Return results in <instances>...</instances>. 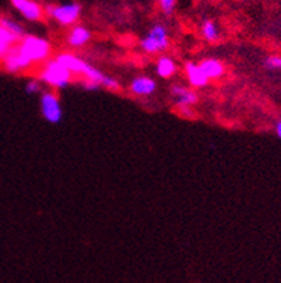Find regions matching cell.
Listing matches in <instances>:
<instances>
[{"instance_id":"cell-17","label":"cell","mask_w":281,"mask_h":283,"mask_svg":"<svg viewBox=\"0 0 281 283\" xmlns=\"http://www.w3.org/2000/svg\"><path fill=\"white\" fill-rule=\"evenodd\" d=\"M0 26H3L6 31H9L12 35H15L18 39H22L25 35H26V32H25V28L20 25L19 22H16L15 19H12V18H6V16H2L0 18Z\"/></svg>"},{"instance_id":"cell-20","label":"cell","mask_w":281,"mask_h":283,"mask_svg":"<svg viewBox=\"0 0 281 283\" xmlns=\"http://www.w3.org/2000/svg\"><path fill=\"white\" fill-rule=\"evenodd\" d=\"M26 93L29 95H36V93H40L42 92V82L36 78V79H30L28 83H26V88H25Z\"/></svg>"},{"instance_id":"cell-8","label":"cell","mask_w":281,"mask_h":283,"mask_svg":"<svg viewBox=\"0 0 281 283\" xmlns=\"http://www.w3.org/2000/svg\"><path fill=\"white\" fill-rule=\"evenodd\" d=\"M10 5L26 21L39 22L43 19L45 9L36 0H10Z\"/></svg>"},{"instance_id":"cell-11","label":"cell","mask_w":281,"mask_h":283,"mask_svg":"<svg viewBox=\"0 0 281 283\" xmlns=\"http://www.w3.org/2000/svg\"><path fill=\"white\" fill-rule=\"evenodd\" d=\"M56 61L62 63L70 73H75V75H80L85 71V68L88 66V62L83 61L82 58H79L78 55L75 53H70V52H63V53H59L56 58Z\"/></svg>"},{"instance_id":"cell-22","label":"cell","mask_w":281,"mask_h":283,"mask_svg":"<svg viewBox=\"0 0 281 283\" xmlns=\"http://www.w3.org/2000/svg\"><path fill=\"white\" fill-rule=\"evenodd\" d=\"M275 134H277V137L281 140V120L275 124Z\"/></svg>"},{"instance_id":"cell-1","label":"cell","mask_w":281,"mask_h":283,"mask_svg":"<svg viewBox=\"0 0 281 283\" xmlns=\"http://www.w3.org/2000/svg\"><path fill=\"white\" fill-rule=\"evenodd\" d=\"M20 52L28 58L32 65L42 63L49 59L52 53V45L48 39L36 35H25L18 42Z\"/></svg>"},{"instance_id":"cell-19","label":"cell","mask_w":281,"mask_h":283,"mask_svg":"<svg viewBox=\"0 0 281 283\" xmlns=\"http://www.w3.org/2000/svg\"><path fill=\"white\" fill-rule=\"evenodd\" d=\"M177 2L178 0H158L161 11H162L164 15H167V16H170V15L174 13L175 6H177Z\"/></svg>"},{"instance_id":"cell-7","label":"cell","mask_w":281,"mask_h":283,"mask_svg":"<svg viewBox=\"0 0 281 283\" xmlns=\"http://www.w3.org/2000/svg\"><path fill=\"white\" fill-rule=\"evenodd\" d=\"M3 69L9 73H23L33 66L30 61L20 52L18 43L2 58Z\"/></svg>"},{"instance_id":"cell-3","label":"cell","mask_w":281,"mask_h":283,"mask_svg":"<svg viewBox=\"0 0 281 283\" xmlns=\"http://www.w3.org/2000/svg\"><path fill=\"white\" fill-rule=\"evenodd\" d=\"M139 46L148 55H155L167 51L170 46V33L167 26L162 23H155L148 33L140 39Z\"/></svg>"},{"instance_id":"cell-6","label":"cell","mask_w":281,"mask_h":283,"mask_svg":"<svg viewBox=\"0 0 281 283\" xmlns=\"http://www.w3.org/2000/svg\"><path fill=\"white\" fill-rule=\"evenodd\" d=\"M171 95L174 97L175 107L181 112L182 117H185V118L195 117V114L192 111V107L198 102V95L195 92L181 83H175L171 88Z\"/></svg>"},{"instance_id":"cell-21","label":"cell","mask_w":281,"mask_h":283,"mask_svg":"<svg viewBox=\"0 0 281 283\" xmlns=\"http://www.w3.org/2000/svg\"><path fill=\"white\" fill-rule=\"evenodd\" d=\"M83 88H85L86 91H96V89H99L100 86L99 85H96V83H93V82L85 81V83H83Z\"/></svg>"},{"instance_id":"cell-4","label":"cell","mask_w":281,"mask_h":283,"mask_svg":"<svg viewBox=\"0 0 281 283\" xmlns=\"http://www.w3.org/2000/svg\"><path fill=\"white\" fill-rule=\"evenodd\" d=\"M45 13H48L50 19H53L60 26H73L79 21L82 6L76 2H70L56 6H48L45 9Z\"/></svg>"},{"instance_id":"cell-12","label":"cell","mask_w":281,"mask_h":283,"mask_svg":"<svg viewBox=\"0 0 281 283\" xmlns=\"http://www.w3.org/2000/svg\"><path fill=\"white\" fill-rule=\"evenodd\" d=\"M184 72H185L187 81L192 88H205L210 82V79L204 75V72L201 71L200 65L195 62H187L184 66Z\"/></svg>"},{"instance_id":"cell-13","label":"cell","mask_w":281,"mask_h":283,"mask_svg":"<svg viewBox=\"0 0 281 283\" xmlns=\"http://www.w3.org/2000/svg\"><path fill=\"white\" fill-rule=\"evenodd\" d=\"M201 71L204 72V75L212 81V79H220L221 76L225 73V66L220 59H215V58H207V59H202L200 63Z\"/></svg>"},{"instance_id":"cell-2","label":"cell","mask_w":281,"mask_h":283,"mask_svg":"<svg viewBox=\"0 0 281 283\" xmlns=\"http://www.w3.org/2000/svg\"><path fill=\"white\" fill-rule=\"evenodd\" d=\"M38 79L52 89H63L72 82V73L56 59H48Z\"/></svg>"},{"instance_id":"cell-23","label":"cell","mask_w":281,"mask_h":283,"mask_svg":"<svg viewBox=\"0 0 281 283\" xmlns=\"http://www.w3.org/2000/svg\"><path fill=\"white\" fill-rule=\"evenodd\" d=\"M240 2H247V0H240Z\"/></svg>"},{"instance_id":"cell-9","label":"cell","mask_w":281,"mask_h":283,"mask_svg":"<svg viewBox=\"0 0 281 283\" xmlns=\"http://www.w3.org/2000/svg\"><path fill=\"white\" fill-rule=\"evenodd\" d=\"M129 91L135 95V97H151L157 91V82L154 78L150 76H136L135 79H132L129 85Z\"/></svg>"},{"instance_id":"cell-18","label":"cell","mask_w":281,"mask_h":283,"mask_svg":"<svg viewBox=\"0 0 281 283\" xmlns=\"http://www.w3.org/2000/svg\"><path fill=\"white\" fill-rule=\"evenodd\" d=\"M264 65L270 71H281V56L280 55H270L264 61Z\"/></svg>"},{"instance_id":"cell-15","label":"cell","mask_w":281,"mask_h":283,"mask_svg":"<svg viewBox=\"0 0 281 283\" xmlns=\"http://www.w3.org/2000/svg\"><path fill=\"white\" fill-rule=\"evenodd\" d=\"M19 42V39L12 35L9 31H6L3 26H0V59Z\"/></svg>"},{"instance_id":"cell-14","label":"cell","mask_w":281,"mask_h":283,"mask_svg":"<svg viewBox=\"0 0 281 283\" xmlns=\"http://www.w3.org/2000/svg\"><path fill=\"white\" fill-rule=\"evenodd\" d=\"M155 71H157V75H158L160 78L168 79V78L175 75V72H177V63H175V61H174L172 58H170V56H161L160 59L157 61Z\"/></svg>"},{"instance_id":"cell-5","label":"cell","mask_w":281,"mask_h":283,"mask_svg":"<svg viewBox=\"0 0 281 283\" xmlns=\"http://www.w3.org/2000/svg\"><path fill=\"white\" fill-rule=\"evenodd\" d=\"M40 114L49 124H59L63 118V108L55 91L40 92Z\"/></svg>"},{"instance_id":"cell-16","label":"cell","mask_w":281,"mask_h":283,"mask_svg":"<svg viewBox=\"0 0 281 283\" xmlns=\"http://www.w3.org/2000/svg\"><path fill=\"white\" fill-rule=\"evenodd\" d=\"M201 33H202V38L207 42H217L220 39V29H218L217 23L211 19H205L202 22Z\"/></svg>"},{"instance_id":"cell-10","label":"cell","mask_w":281,"mask_h":283,"mask_svg":"<svg viewBox=\"0 0 281 283\" xmlns=\"http://www.w3.org/2000/svg\"><path fill=\"white\" fill-rule=\"evenodd\" d=\"M90 39H92V33L86 26H82V25H73L66 36L68 45L73 49L83 48L85 45L89 43Z\"/></svg>"}]
</instances>
